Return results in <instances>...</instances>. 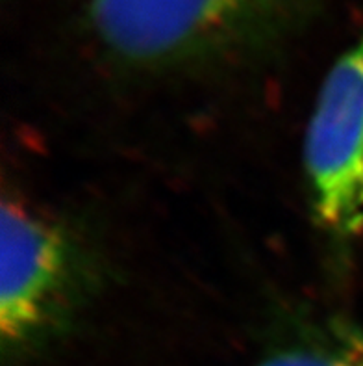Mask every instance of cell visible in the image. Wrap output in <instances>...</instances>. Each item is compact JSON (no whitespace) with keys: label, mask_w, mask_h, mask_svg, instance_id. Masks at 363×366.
Instances as JSON below:
<instances>
[{"label":"cell","mask_w":363,"mask_h":366,"mask_svg":"<svg viewBox=\"0 0 363 366\" xmlns=\"http://www.w3.org/2000/svg\"><path fill=\"white\" fill-rule=\"evenodd\" d=\"M312 0H89L95 36L138 67H173L265 49Z\"/></svg>","instance_id":"1"},{"label":"cell","mask_w":363,"mask_h":366,"mask_svg":"<svg viewBox=\"0 0 363 366\" xmlns=\"http://www.w3.org/2000/svg\"><path fill=\"white\" fill-rule=\"evenodd\" d=\"M0 340L6 357L43 350L88 303L95 268L76 234L15 199L2 203Z\"/></svg>","instance_id":"2"},{"label":"cell","mask_w":363,"mask_h":366,"mask_svg":"<svg viewBox=\"0 0 363 366\" xmlns=\"http://www.w3.org/2000/svg\"><path fill=\"white\" fill-rule=\"evenodd\" d=\"M313 218L345 253L363 231V32L317 95L304 144Z\"/></svg>","instance_id":"3"},{"label":"cell","mask_w":363,"mask_h":366,"mask_svg":"<svg viewBox=\"0 0 363 366\" xmlns=\"http://www.w3.org/2000/svg\"><path fill=\"white\" fill-rule=\"evenodd\" d=\"M256 366H363V327L334 325L267 355Z\"/></svg>","instance_id":"4"}]
</instances>
